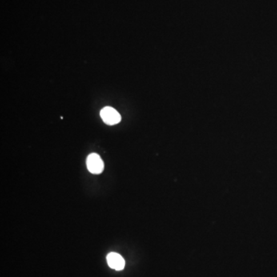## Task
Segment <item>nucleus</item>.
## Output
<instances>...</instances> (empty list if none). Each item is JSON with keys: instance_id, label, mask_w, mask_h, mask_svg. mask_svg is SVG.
Instances as JSON below:
<instances>
[{"instance_id": "nucleus-1", "label": "nucleus", "mask_w": 277, "mask_h": 277, "mask_svg": "<svg viewBox=\"0 0 277 277\" xmlns=\"http://www.w3.org/2000/svg\"><path fill=\"white\" fill-rule=\"evenodd\" d=\"M86 166L88 170L93 174H100L104 170L103 161L97 153H92L88 156Z\"/></svg>"}, {"instance_id": "nucleus-2", "label": "nucleus", "mask_w": 277, "mask_h": 277, "mask_svg": "<svg viewBox=\"0 0 277 277\" xmlns=\"http://www.w3.org/2000/svg\"><path fill=\"white\" fill-rule=\"evenodd\" d=\"M100 116L103 122L110 126L117 124L121 121L120 114L115 109L109 106L101 110Z\"/></svg>"}, {"instance_id": "nucleus-3", "label": "nucleus", "mask_w": 277, "mask_h": 277, "mask_svg": "<svg viewBox=\"0 0 277 277\" xmlns=\"http://www.w3.org/2000/svg\"><path fill=\"white\" fill-rule=\"evenodd\" d=\"M108 265L113 270L120 271L125 267V260L120 254L117 253H110L106 257Z\"/></svg>"}]
</instances>
